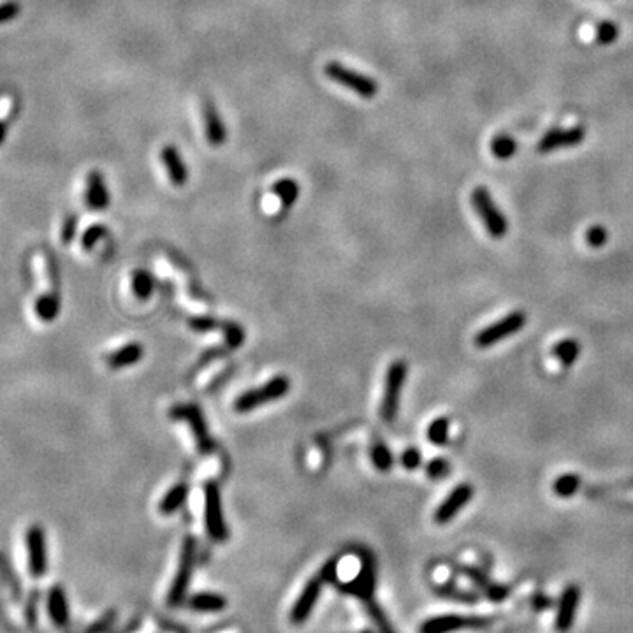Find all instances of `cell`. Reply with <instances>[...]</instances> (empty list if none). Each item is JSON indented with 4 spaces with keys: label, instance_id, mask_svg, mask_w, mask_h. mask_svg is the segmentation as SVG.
Wrapping results in <instances>:
<instances>
[{
    "label": "cell",
    "instance_id": "obj_47",
    "mask_svg": "<svg viewBox=\"0 0 633 633\" xmlns=\"http://www.w3.org/2000/svg\"><path fill=\"white\" fill-rule=\"evenodd\" d=\"M319 575L322 577L324 582H331V580H334V577H336V560H333V561H329L327 565H324V568L320 570Z\"/></svg>",
    "mask_w": 633,
    "mask_h": 633
},
{
    "label": "cell",
    "instance_id": "obj_40",
    "mask_svg": "<svg viewBox=\"0 0 633 633\" xmlns=\"http://www.w3.org/2000/svg\"><path fill=\"white\" fill-rule=\"evenodd\" d=\"M609 240V232L602 225H593L586 231V243L591 248H602Z\"/></svg>",
    "mask_w": 633,
    "mask_h": 633
},
{
    "label": "cell",
    "instance_id": "obj_4",
    "mask_svg": "<svg viewBox=\"0 0 633 633\" xmlns=\"http://www.w3.org/2000/svg\"><path fill=\"white\" fill-rule=\"evenodd\" d=\"M472 206L482 218L485 231L495 240H501L508 232V220L501 213L496 202L493 201V195L485 187H477L472 192Z\"/></svg>",
    "mask_w": 633,
    "mask_h": 633
},
{
    "label": "cell",
    "instance_id": "obj_44",
    "mask_svg": "<svg viewBox=\"0 0 633 633\" xmlns=\"http://www.w3.org/2000/svg\"><path fill=\"white\" fill-rule=\"evenodd\" d=\"M76 231H78V217L76 215H69V217H66V220H63L62 224V229H60L62 243L69 245L71 241L74 240V236H76Z\"/></svg>",
    "mask_w": 633,
    "mask_h": 633
},
{
    "label": "cell",
    "instance_id": "obj_19",
    "mask_svg": "<svg viewBox=\"0 0 633 633\" xmlns=\"http://www.w3.org/2000/svg\"><path fill=\"white\" fill-rule=\"evenodd\" d=\"M143 357H145V349H143L141 343L129 341L109 352L108 357H106V363L111 369H123L138 364Z\"/></svg>",
    "mask_w": 633,
    "mask_h": 633
},
{
    "label": "cell",
    "instance_id": "obj_30",
    "mask_svg": "<svg viewBox=\"0 0 633 633\" xmlns=\"http://www.w3.org/2000/svg\"><path fill=\"white\" fill-rule=\"evenodd\" d=\"M371 461H373V466H375L379 472L386 473L393 468L394 466L393 452H391V448L387 447L386 442H382V440H375V442H373Z\"/></svg>",
    "mask_w": 633,
    "mask_h": 633
},
{
    "label": "cell",
    "instance_id": "obj_5",
    "mask_svg": "<svg viewBox=\"0 0 633 633\" xmlns=\"http://www.w3.org/2000/svg\"><path fill=\"white\" fill-rule=\"evenodd\" d=\"M528 316L523 310H514L505 316H501L496 322L489 324L484 329L478 331L475 334V346L478 349H489V346L498 345L500 341L507 340V338L514 336L515 333L523 329L526 326Z\"/></svg>",
    "mask_w": 633,
    "mask_h": 633
},
{
    "label": "cell",
    "instance_id": "obj_11",
    "mask_svg": "<svg viewBox=\"0 0 633 633\" xmlns=\"http://www.w3.org/2000/svg\"><path fill=\"white\" fill-rule=\"evenodd\" d=\"M376 586V561L373 554L366 551L361 552V570L357 577L349 584H343V590L350 595H356L361 600L369 602L373 598V591Z\"/></svg>",
    "mask_w": 633,
    "mask_h": 633
},
{
    "label": "cell",
    "instance_id": "obj_3",
    "mask_svg": "<svg viewBox=\"0 0 633 633\" xmlns=\"http://www.w3.org/2000/svg\"><path fill=\"white\" fill-rule=\"evenodd\" d=\"M195 544L194 537H185L182 542V552H180V563L176 568L175 579H173L171 587H169L168 595V604L171 607H180L187 598L188 586H190L192 574H194V565H195Z\"/></svg>",
    "mask_w": 633,
    "mask_h": 633
},
{
    "label": "cell",
    "instance_id": "obj_38",
    "mask_svg": "<svg viewBox=\"0 0 633 633\" xmlns=\"http://www.w3.org/2000/svg\"><path fill=\"white\" fill-rule=\"evenodd\" d=\"M617 36H619V29L612 21H602V24L597 25L595 37H597L598 44H612L617 39Z\"/></svg>",
    "mask_w": 633,
    "mask_h": 633
},
{
    "label": "cell",
    "instance_id": "obj_24",
    "mask_svg": "<svg viewBox=\"0 0 633 633\" xmlns=\"http://www.w3.org/2000/svg\"><path fill=\"white\" fill-rule=\"evenodd\" d=\"M188 609L197 612H222L227 607V598L218 593H195L188 598Z\"/></svg>",
    "mask_w": 633,
    "mask_h": 633
},
{
    "label": "cell",
    "instance_id": "obj_25",
    "mask_svg": "<svg viewBox=\"0 0 633 633\" xmlns=\"http://www.w3.org/2000/svg\"><path fill=\"white\" fill-rule=\"evenodd\" d=\"M187 496H188V485L185 484V482H180V484L173 485V488L165 493L164 498H162L160 503H158V510H160V514L164 515L175 514V512H178L180 508H182Z\"/></svg>",
    "mask_w": 633,
    "mask_h": 633
},
{
    "label": "cell",
    "instance_id": "obj_34",
    "mask_svg": "<svg viewBox=\"0 0 633 633\" xmlns=\"http://www.w3.org/2000/svg\"><path fill=\"white\" fill-rule=\"evenodd\" d=\"M368 612H369V617L373 619V623H375L379 633H396L394 627L391 624L389 617H387V614L384 612V609L376 604V602H373V600L368 602Z\"/></svg>",
    "mask_w": 633,
    "mask_h": 633
},
{
    "label": "cell",
    "instance_id": "obj_41",
    "mask_svg": "<svg viewBox=\"0 0 633 633\" xmlns=\"http://www.w3.org/2000/svg\"><path fill=\"white\" fill-rule=\"evenodd\" d=\"M401 465L405 470H413L421 468L422 466V454L417 447H406L401 454Z\"/></svg>",
    "mask_w": 633,
    "mask_h": 633
},
{
    "label": "cell",
    "instance_id": "obj_49",
    "mask_svg": "<svg viewBox=\"0 0 633 633\" xmlns=\"http://www.w3.org/2000/svg\"><path fill=\"white\" fill-rule=\"evenodd\" d=\"M533 604L538 607V609H545V607H551L552 605V600L551 598H547V597H544V595H535L533 597Z\"/></svg>",
    "mask_w": 633,
    "mask_h": 633
},
{
    "label": "cell",
    "instance_id": "obj_29",
    "mask_svg": "<svg viewBox=\"0 0 633 633\" xmlns=\"http://www.w3.org/2000/svg\"><path fill=\"white\" fill-rule=\"evenodd\" d=\"M580 477L577 473H563L554 480L552 489H554V495L560 496V498H572V496L577 495V491L580 489Z\"/></svg>",
    "mask_w": 633,
    "mask_h": 633
},
{
    "label": "cell",
    "instance_id": "obj_17",
    "mask_svg": "<svg viewBox=\"0 0 633 633\" xmlns=\"http://www.w3.org/2000/svg\"><path fill=\"white\" fill-rule=\"evenodd\" d=\"M48 614L55 628H66L71 621L69 602H67L66 590L60 584L51 586L48 593Z\"/></svg>",
    "mask_w": 633,
    "mask_h": 633
},
{
    "label": "cell",
    "instance_id": "obj_7",
    "mask_svg": "<svg viewBox=\"0 0 633 633\" xmlns=\"http://www.w3.org/2000/svg\"><path fill=\"white\" fill-rule=\"evenodd\" d=\"M491 619L484 616H461V614H442L426 619L419 627V633H454L459 630H478L488 628Z\"/></svg>",
    "mask_w": 633,
    "mask_h": 633
},
{
    "label": "cell",
    "instance_id": "obj_9",
    "mask_svg": "<svg viewBox=\"0 0 633 633\" xmlns=\"http://www.w3.org/2000/svg\"><path fill=\"white\" fill-rule=\"evenodd\" d=\"M26 560H29V572L34 579H41L48 572V542L46 531L43 526L32 525L25 531Z\"/></svg>",
    "mask_w": 633,
    "mask_h": 633
},
{
    "label": "cell",
    "instance_id": "obj_22",
    "mask_svg": "<svg viewBox=\"0 0 633 633\" xmlns=\"http://www.w3.org/2000/svg\"><path fill=\"white\" fill-rule=\"evenodd\" d=\"M202 113H205V129L208 143L211 146L224 145L225 138H227V132H225L224 123H222L215 106L211 103H205V106H202Z\"/></svg>",
    "mask_w": 633,
    "mask_h": 633
},
{
    "label": "cell",
    "instance_id": "obj_27",
    "mask_svg": "<svg viewBox=\"0 0 633 633\" xmlns=\"http://www.w3.org/2000/svg\"><path fill=\"white\" fill-rule=\"evenodd\" d=\"M39 604L41 590L39 587H34V590L29 591V597H26L24 605L25 627L30 633H37V627H39Z\"/></svg>",
    "mask_w": 633,
    "mask_h": 633
},
{
    "label": "cell",
    "instance_id": "obj_15",
    "mask_svg": "<svg viewBox=\"0 0 633 633\" xmlns=\"http://www.w3.org/2000/svg\"><path fill=\"white\" fill-rule=\"evenodd\" d=\"M584 135H586V130L580 125L570 127V129L565 130L552 129L538 141L537 150L540 153H549L560 148H572V146H577L584 141Z\"/></svg>",
    "mask_w": 633,
    "mask_h": 633
},
{
    "label": "cell",
    "instance_id": "obj_39",
    "mask_svg": "<svg viewBox=\"0 0 633 633\" xmlns=\"http://www.w3.org/2000/svg\"><path fill=\"white\" fill-rule=\"evenodd\" d=\"M438 595H440V597L452 598V600L468 602V604H475V602L478 600V593H466V591L459 590V587H454V586L440 587V590H438Z\"/></svg>",
    "mask_w": 633,
    "mask_h": 633
},
{
    "label": "cell",
    "instance_id": "obj_37",
    "mask_svg": "<svg viewBox=\"0 0 633 633\" xmlns=\"http://www.w3.org/2000/svg\"><path fill=\"white\" fill-rule=\"evenodd\" d=\"M448 473H451V465L446 458H435L426 465V475L431 480H442Z\"/></svg>",
    "mask_w": 633,
    "mask_h": 633
},
{
    "label": "cell",
    "instance_id": "obj_16",
    "mask_svg": "<svg viewBox=\"0 0 633 633\" xmlns=\"http://www.w3.org/2000/svg\"><path fill=\"white\" fill-rule=\"evenodd\" d=\"M459 572H461L465 577H468L470 580H472L475 586L478 587V591H480L482 595H485L489 600L501 602V600H505V598L510 597V587L503 586V584H498V582H493V580L489 579L488 575L480 570V568L461 567L459 568Z\"/></svg>",
    "mask_w": 633,
    "mask_h": 633
},
{
    "label": "cell",
    "instance_id": "obj_1",
    "mask_svg": "<svg viewBox=\"0 0 633 633\" xmlns=\"http://www.w3.org/2000/svg\"><path fill=\"white\" fill-rule=\"evenodd\" d=\"M290 391V380L285 375H277L273 379H269L267 382H264L262 386L254 387V389H248L245 393H241L235 399V412L237 413H248L257 410L259 406L267 405V403H273L277 399H282L284 396H287Z\"/></svg>",
    "mask_w": 633,
    "mask_h": 633
},
{
    "label": "cell",
    "instance_id": "obj_6",
    "mask_svg": "<svg viewBox=\"0 0 633 633\" xmlns=\"http://www.w3.org/2000/svg\"><path fill=\"white\" fill-rule=\"evenodd\" d=\"M169 417H171L173 421L187 422V426L190 428L201 454H210V452L215 451L213 436H211L208 424H206L205 413H202V410L199 408L197 405L188 403V405L173 406L171 412H169Z\"/></svg>",
    "mask_w": 633,
    "mask_h": 633
},
{
    "label": "cell",
    "instance_id": "obj_33",
    "mask_svg": "<svg viewBox=\"0 0 633 633\" xmlns=\"http://www.w3.org/2000/svg\"><path fill=\"white\" fill-rule=\"evenodd\" d=\"M448 429H451V422H448L447 417H436L428 426V440L433 446H446L448 442Z\"/></svg>",
    "mask_w": 633,
    "mask_h": 633
},
{
    "label": "cell",
    "instance_id": "obj_12",
    "mask_svg": "<svg viewBox=\"0 0 633 633\" xmlns=\"http://www.w3.org/2000/svg\"><path fill=\"white\" fill-rule=\"evenodd\" d=\"M473 485L465 482V484H459L452 489L447 495V498L438 505V508L435 510V519L436 525H448L466 505L470 503L473 498Z\"/></svg>",
    "mask_w": 633,
    "mask_h": 633
},
{
    "label": "cell",
    "instance_id": "obj_42",
    "mask_svg": "<svg viewBox=\"0 0 633 633\" xmlns=\"http://www.w3.org/2000/svg\"><path fill=\"white\" fill-rule=\"evenodd\" d=\"M188 326H190L192 331H197V333H208V331H215L218 327H222V324H218L211 316H192L188 320Z\"/></svg>",
    "mask_w": 633,
    "mask_h": 633
},
{
    "label": "cell",
    "instance_id": "obj_13",
    "mask_svg": "<svg viewBox=\"0 0 633 633\" xmlns=\"http://www.w3.org/2000/svg\"><path fill=\"white\" fill-rule=\"evenodd\" d=\"M579 604H580V587L577 584H568L567 587L561 593L560 602H557V610H556V627L557 633H567L574 627L575 616L579 612Z\"/></svg>",
    "mask_w": 633,
    "mask_h": 633
},
{
    "label": "cell",
    "instance_id": "obj_31",
    "mask_svg": "<svg viewBox=\"0 0 633 633\" xmlns=\"http://www.w3.org/2000/svg\"><path fill=\"white\" fill-rule=\"evenodd\" d=\"M515 152H518V143H515V139L512 135L498 134L493 138L491 153L498 160H508V158L515 155Z\"/></svg>",
    "mask_w": 633,
    "mask_h": 633
},
{
    "label": "cell",
    "instance_id": "obj_23",
    "mask_svg": "<svg viewBox=\"0 0 633 633\" xmlns=\"http://www.w3.org/2000/svg\"><path fill=\"white\" fill-rule=\"evenodd\" d=\"M60 314V292L58 287L43 290L36 301V315L43 322H53Z\"/></svg>",
    "mask_w": 633,
    "mask_h": 633
},
{
    "label": "cell",
    "instance_id": "obj_2",
    "mask_svg": "<svg viewBox=\"0 0 633 633\" xmlns=\"http://www.w3.org/2000/svg\"><path fill=\"white\" fill-rule=\"evenodd\" d=\"M408 366L405 361H393L386 373V382H384V394L380 401V417L387 424H393L399 412V401H401V391L405 386Z\"/></svg>",
    "mask_w": 633,
    "mask_h": 633
},
{
    "label": "cell",
    "instance_id": "obj_32",
    "mask_svg": "<svg viewBox=\"0 0 633 633\" xmlns=\"http://www.w3.org/2000/svg\"><path fill=\"white\" fill-rule=\"evenodd\" d=\"M273 194L280 199V202L285 206V208H289V206H292L294 202L297 201L299 187H297V183L294 182V180L289 178L278 180V182L273 185Z\"/></svg>",
    "mask_w": 633,
    "mask_h": 633
},
{
    "label": "cell",
    "instance_id": "obj_10",
    "mask_svg": "<svg viewBox=\"0 0 633 633\" xmlns=\"http://www.w3.org/2000/svg\"><path fill=\"white\" fill-rule=\"evenodd\" d=\"M324 71H326L327 78L340 83L341 86L352 90V92L357 93V96L364 97V99H371V97H375L376 92H379V85H376L375 79L363 76V74L356 73V71L346 69L345 66H341V63L338 62H329Z\"/></svg>",
    "mask_w": 633,
    "mask_h": 633
},
{
    "label": "cell",
    "instance_id": "obj_50",
    "mask_svg": "<svg viewBox=\"0 0 633 633\" xmlns=\"http://www.w3.org/2000/svg\"><path fill=\"white\" fill-rule=\"evenodd\" d=\"M6 135H7V127H6V120H2V118H0V146H2V143H4V139H6Z\"/></svg>",
    "mask_w": 633,
    "mask_h": 633
},
{
    "label": "cell",
    "instance_id": "obj_36",
    "mask_svg": "<svg viewBox=\"0 0 633 633\" xmlns=\"http://www.w3.org/2000/svg\"><path fill=\"white\" fill-rule=\"evenodd\" d=\"M222 331H224L225 343H227L231 349H237V346L243 345L245 341V331L240 324L235 322H225L222 324Z\"/></svg>",
    "mask_w": 633,
    "mask_h": 633
},
{
    "label": "cell",
    "instance_id": "obj_26",
    "mask_svg": "<svg viewBox=\"0 0 633 633\" xmlns=\"http://www.w3.org/2000/svg\"><path fill=\"white\" fill-rule=\"evenodd\" d=\"M155 287V278L148 269H135L132 273V292L139 301H148Z\"/></svg>",
    "mask_w": 633,
    "mask_h": 633
},
{
    "label": "cell",
    "instance_id": "obj_35",
    "mask_svg": "<svg viewBox=\"0 0 633 633\" xmlns=\"http://www.w3.org/2000/svg\"><path fill=\"white\" fill-rule=\"evenodd\" d=\"M106 235H108V229H106L103 224L90 225V227L83 232L81 247L85 248V250H92V248L96 247L101 240H104Z\"/></svg>",
    "mask_w": 633,
    "mask_h": 633
},
{
    "label": "cell",
    "instance_id": "obj_14",
    "mask_svg": "<svg viewBox=\"0 0 633 633\" xmlns=\"http://www.w3.org/2000/svg\"><path fill=\"white\" fill-rule=\"evenodd\" d=\"M322 582L324 580L320 575L308 580L307 586H304L303 591H301L299 598H297L296 604H294L292 609H290V623L292 624L307 623V619L312 616V612H314L316 602H319Z\"/></svg>",
    "mask_w": 633,
    "mask_h": 633
},
{
    "label": "cell",
    "instance_id": "obj_8",
    "mask_svg": "<svg viewBox=\"0 0 633 633\" xmlns=\"http://www.w3.org/2000/svg\"><path fill=\"white\" fill-rule=\"evenodd\" d=\"M205 525L211 540H227L229 530L224 519V510H222L220 489L215 482H208L205 488Z\"/></svg>",
    "mask_w": 633,
    "mask_h": 633
},
{
    "label": "cell",
    "instance_id": "obj_20",
    "mask_svg": "<svg viewBox=\"0 0 633 633\" xmlns=\"http://www.w3.org/2000/svg\"><path fill=\"white\" fill-rule=\"evenodd\" d=\"M160 157L162 162H164L165 169H168V175L169 178H171L173 185H176V187H183V185L187 183L188 173H187V165H185L182 157H180L178 150H176L175 146H164L160 152Z\"/></svg>",
    "mask_w": 633,
    "mask_h": 633
},
{
    "label": "cell",
    "instance_id": "obj_45",
    "mask_svg": "<svg viewBox=\"0 0 633 633\" xmlns=\"http://www.w3.org/2000/svg\"><path fill=\"white\" fill-rule=\"evenodd\" d=\"M20 11H21V6H20V2H16V0H7V2L0 4V25L14 20V18H18Z\"/></svg>",
    "mask_w": 633,
    "mask_h": 633
},
{
    "label": "cell",
    "instance_id": "obj_43",
    "mask_svg": "<svg viewBox=\"0 0 633 633\" xmlns=\"http://www.w3.org/2000/svg\"><path fill=\"white\" fill-rule=\"evenodd\" d=\"M115 619H116V610H108L103 617H99L96 623L90 624V627L85 630V633H106L113 627Z\"/></svg>",
    "mask_w": 633,
    "mask_h": 633
},
{
    "label": "cell",
    "instance_id": "obj_46",
    "mask_svg": "<svg viewBox=\"0 0 633 633\" xmlns=\"http://www.w3.org/2000/svg\"><path fill=\"white\" fill-rule=\"evenodd\" d=\"M0 632L4 633H21L20 628L11 621L9 614H7L6 607H4V602L0 600Z\"/></svg>",
    "mask_w": 633,
    "mask_h": 633
},
{
    "label": "cell",
    "instance_id": "obj_18",
    "mask_svg": "<svg viewBox=\"0 0 633 633\" xmlns=\"http://www.w3.org/2000/svg\"><path fill=\"white\" fill-rule=\"evenodd\" d=\"M85 202L93 211H103L109 206V192L106 187L104 176L99 171H92L86 176Z\"/></svg>",
    "mask_w": 633,
    "mask_h": 633
},
{
    "label": "cell",
    "instance_id": "obj_21",
    "mask_svg": "<svg viewBox=\"0 0 633 633\" xmlns=\"http://www.w3.org/2000/svg\"><path fill=\"white\" fill-rule=\"evenodd\" d=\"M0 582L7 587L14 602H21V598H24V582H21L18 572L14 570L7 554H4L2 551H0Z\"/></svg>",
    "mask_w": 633,
    "mask_h": 633
},
{
    "label": "cell",
    "instance_id": "obj_48",
    "mask_svg": "<svg viewBox=\"0 0 633 633\" xmlns=\"http://www.w3.org/2000/svg\"><path fill=\"white\" fill-rule=\"evenodd\" d=\"M13 108H14V101L11 97H2L0 99V118L6 120L13 115Z\"/></svg>",
    "mask_w": 633,
    "mask_h": 633
},
{
    "label": "cell",
    "instance_id": "obj_28",
    "mask_svg": "<svg viewBox=\"0 0 633 633\" xmlns=\"http://www.w3.org/2000/svg\"><path fill=\"white\" fill-rule=\"evenodd\" d=\"M552 356L556 357V359L560 361V364H563V366H572L580 356V343L577 340H572V338L557 341L556 345L552 346Z\"/></svg>",
    "mask_w": 633,
    "mask_h": 633
},
{
    "label": "cell",
    "instance_id": "obj_51",
    "mask_svg": "<svg viewBox=\"0 0 633 633\" xmlns=\"http://www.w3.org/2000/svg\"><path fill=\"white\" fill-rule=\"evenodd\" d=\"M361 633H373V632H369V630H364V632H361Z\"/></svg>",
    "mask_w": 633,
    "mask_h": 633
}]
</instances>
